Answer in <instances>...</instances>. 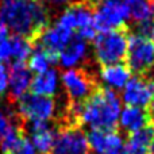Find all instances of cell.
Instances as JSON below:
<instances>
[{
	"instance_id": "obj_17",
	"label": "cell",
	"mask_w": 154,
	"mask_h": 154,
	"mask_svg": "<svg viewBox=\"0 0 154 154\" xmlns=\"http://www.w3.org/2000/svg\"><path fill=\"white\" fill-rule=\"evenodd\" d=\"M87 56V41L76 37L70 39V42L60 51L58 62L64 68H73Z\"/></svg>"
},
{
	"instance_id": "obj_2",
	"label": "cell",
	"mask_w": 154,
	"mask_h": 154,
	"mask_svg": "<svg viewBox=\"0 0 154 154\" xmlns=\"http://www.w3.org/2000/svg\"><path fill=\"white\" fill-rule=\"evenodd\" d=\"M120 111V99L118 93L111 88L97 85V88L81 101L80 126L115 131L119 123Z\"/></svg>"
},
{
	"instance_id": "obj_29",
	"label": "cell",
	"mask_w": 154,
	"mask_h": 154,
	"mask_svg": "<svg viewBox=\"0 0 154 154\" xmlns=\"http://www.w3.org/2000/svg\"><path fill=\"white\" fill-rule=\"evenodd\" d=\"M115 154H127V153H126L125 147H123V149H122V150H119V152H118V153H115Z\"/></svg>"
},
{
	"instance_id": "obj_16",
	"label": "cell",
	"mask_w": 154,
	"mask_h": 154,
	"mask_svg": "<svg viewBox=\"0 0 154 154\" xmlns=\"http://www.w3.org/2000/svg\"><path fill=\"white\" fill-rule=\"evenodd\" d=\"M100 77L103 82L107 85V88L111 89H122L127 81L131 79V72L126 64H112L104 65L100 68Z\"/></svg>"
},
{
	"instance_id": "obj_26",
	"label": "cell",
	"mask_w": 154,
	"mask_h": 154,
	"mask_svg": "<svg viewBox=\"0 0 154 154\" xmlns=\"http://www.w3.org/2000/svg\"><path fill=\"white\" fill-rule=\"evenodd\" d=\"M146 109H147V112H149L150 116H152L153 119H154V100L150 101V104L146 107Z\"/></svg>"
},
{
	"instance_id": "obj_22",
	"label": "cell",
	"mask_w": 154,
	"mask_h": 154,
	"mask_svg": "<svg viewBox=\"0 0 154 154\" xmlns=\"http://www.w3.org/2000/svg\"><path fill=\"white\" fill-rule=\"evenodd\" d=\"M12 58V49H11V39L8 38H3L0 39V62H7Z\"/></svg>"
},
{
	"instance_id": "obj_23",
	"label": "cell",
	"mask_w": 154,
	"mask_h": 154,
	"mask_svg": "<svg viewBox=\"0 0 154 154\" xmlns=\"http://www.w3.org/2000/svg\"><path fill=\"white\" fill-rule=\"evenodd\" d=\"M11 154H37V152H35V149H34V146H32L31 141H30V139L24 135L23 139L20 141V143L18 145V147H16V149L14 150Z\"/></svg>"
},
{
	"instance_id": "obj_10",
	"label": "cell",
	"mask_w": 154,
	"mask_h": 154,
	"mask_svg": "<svg viewBox=\"0 0 154 154\" xmlns=\"http://www.w3.org/2000/svg\"><path fill=\"white\" fill-rule=\"evenodd\" d=\"M23 130L30 133V141L35 152L39 154H50L56 141L57 130H53L50 125L43 120H30L29 123L23 122Z\"/></svg>"
},
{
	"instance_id": "obj_28",
	"label": "cell",
	"mask_w": 154,
	"mask_h": 154,
	"mask_svg": "<svg viewBox=\"0 0 154 154\" xmlns=\"http://www.w3.org/2000/svg\"><path fill=\"white\" fill-rule=\"evenodd\" d=\"M149 154H154V141L152 143V146H150V150H149Z\"/></svg>"
},
{
	"instance_id": "obj_7",
	"label": "cell",
	"mask_w": 154,
	"mask_h": 154,
	"mask_svg": "<svg viewBox=\"0 0 154 154\" xmlns=\"http://www.w3.org/2000/svg\"><path fill=\"white\" fill-rule=\"evenodd\" d=\"M50 154H89L87 135L80 127L61 126L57 130Z\"/></svg>"
},
{
	"instance_id": "obj_21",
	"label": "cell",
	"mask_w": 154,
	"mask_h": 154,
	"mask_svg": "<svg viewBox=\"0 0 154 154\" xmlns=\"http://www.w3.org/2000/svg\"><path fill=\"white\" fill-rule=\"evenodd\" d=\"M11 39V49H12V58L18 62H24L30 58L32 50H34V45L32 42L26 37L14 34L10 37Z\"/></svg>"
},
{
	"instance_id": "obj_13",
	"label": "cell",
	"mask_w": 154,
	"mask_h": 154,
	"mask_svg": "<svg viewBox=\"0 0 154 154\" xmlns=\"http://www.w3.org/2000/svg\"><path fill=\"white\" fill-rule=\"evenodd\" d=\"M72 38L73 31L56 23L53 27H48L43 30L32 43H34V46H39L50 53L60 56V51L70 42Z\"/></svg>"
},
{
	"instance_id": "obj_18",
	"label": "cell",
	"mask_w": 154,
	"mask_h": 154,
	"mask_svg": "<svg viewBox=\"0 0 154 154\" xmlns=\"http://www.w3.org/2000/svg\"><path fill=\"white\" fill-rule=\"evenodd\" d=\"M58 88V72L57 69H48L46 72L39 73L31 80L30 89L31 93L41 96L53 97Z\"/></svg>"
},
{
	"instance_id": "obj_6",
	"label": "cell",
	"mask_w": 154,
	"mask_h": 154,
	"mask_svg": "<svg viewBox=\"0 0 154 154\" xmlns=\"http://www.w3.org/2000/svg\"><path fill=\"white\" fill-rule=\"evenodd\" d=\"M15 104L18 106V116L23 122H30V120L48 122L53 118L56 111V103L53 97L35 93H26Z\"/></svg>"
},
{
	"instance_id": "obj_24",
	"label": "cell",
	"mask_w": 154,
	"mask_h": 154,
	"mask_svg": "<svg viewBox=\"0 0 154 154\" xmlns=\"http://www.w3.org/2000/svg\"><path fill=\"white\" fill-rule=\"evenodd\" d=\"M8 88V69L3 62H0V96L5 93Z\"/></svg>"
},
{
	"instance_id": "obj_5",
	"label": "cell",
	"mask_w": 154,
	"mask_h": 154,
	"mask_svg": "<svg viewBox=\"0 0 154 154\" xmlns=\"http://www.w3.org/2000/svg\"><path fill=\"white\" fill-rule=\"evenodd\" d=\"M125 61L131 73L147 76L154 68V42L137 34H130Z\"/></svg>"
},
{
	"instance_id": "obj_11",
	"label": "cell",
	"mask_w": 154,
	"mask_h": 154,
	"mask_svg": "<svg viewBox=\"0 0 154 154\" xmlns=\"http://www.w3.org/2000/svg\"><path fill=\"white\" fill-rule=\"evenodd\" d=\"M89 149L97 154H115L125 147L120 134L115 131H104L92 128L87 133Z\"/></svg>"
},
{
	"instance_id": "obj_30",
	"label": "cell",
	"mask_w": 154,
	"mask_h": 154,
	"mask_svg": "<svg viewBox=\"0 0 154 154\" xmlns=\"http://www.w3.org/2000/svg\"><path fill=\"white\" fill-rule=\"evenodd\" d=\"M149 2H150V3H152V4H154V0H149Z\"/></svg>"
},
{
	"instance_id": "obj_12",
	"label": "cell",
	"mask_w": 154,
	"mask_h": 154,
	"mask_svg": "<svg viewBox=\"0 0 154 154\" xmlns=\"http://www.w3.org/2000/svg\"><path fill=\"white\" fill-rule=\"evenodd\" d=\"M31 85V72L24 62L15 61L8 70V100L16 103L22 96L27 93Z\"/></svg>"
},
{
	"instance_id": "obj_19",
	"label": "cell",
	"mask_w": 154,
	"mask_h": 154,
	"mask_svg": "<svg viewBox=\"0 0 154 154\" xmlns=\"http://www.w3.org/2000/svg\"><path fill=\"white\" fill-rule=\"evenodd\" d=\"M34 48L35 49L32 50L31 56L29 58V65H27L30 72L39 75V73L46 72L51 64L54 65L58 62V56L57 54L50 53V51L39 48V46H34Z\"/></svg>"
},
{
	"instance_id": "obj_20",
	"label": "cell",
	"mask_w": 154,
	"mask_h": 154,
	"mask_svg": "<svg viewBox=\"0 0 154 154\" xmlns=\"http://www.w3.org/2000/svg\"><path fill=\"white\" fill-rule=\"evenodd\" d=\"M128 8L130 18L135 22H143L152 19L154 15V4L149 0H125Z\"/></svg>"
},
{
	"instance_id": "obj_4",
	"label": "cell",
	"mask_w": 154,
	"mask_h": 154,
	"mask_svg": "<svg viewBox=\"0 0 154 154\" xmlns=\"http://www.w3.org/2000/svg\"><path fill=\"white\" fill-rule=\"evenodd\" d=\"M93 24L97 32L122 29L130 18L125 0H97L93 4Z\"/></svg>"
},
{
	"instance_id": "obj_14",
	"label": "cell",
	"mask_w": 154,
	"mask_h": 154,
	"mask_svg": "<svg viewBox=\"0 0 154 154\" xmlns=\"http://www.w3.org/2000/svg\"><path fill=\"white\" fill-rule=\"evenodd\" d=\"M154 141V120L138 131L128 134L125 143V150L127 154H149L150 146Z\"/></svg>"
},
{
	"instance_id": "obj_25",
	"label": "cell",
	"mask_w": 154,
	"mask_h": 154,
	"mask_svg": "<svg viewBox=\"0 0 154 154\" xmlns=\"http://www.w3.org/2000/svg\"><path fill=\"white\" fill-rule=\"evenodd\" d=\"M11 125V118L10 115L4 114V112L0 109V139L3 138V135H4L5 130L8 128V126Z\"/></svg>"
},
{
	"instance_id": "obj_9",
	"label": "cell",
	"mask_w": 154,
	"mask_h": 154,
	"mask_svg": "<svg viewBox=\"0 0 154 154\" xmlns=\"http://www.w3.org/2000/svg\"><path fill=\"white\" fill-rule=\"evenodd\" d=\"M122 99L126 106L146 108L154 100V79L135 76L127 81L123 89Z\"/></svg>"
},
{
	"instance_id": "obj_27",
	"label": "cell",
	"mask_w": 154,
	"mask_h": 154,
	"mask_svg": "<svg viewBox=\"0 0 154 154\" xmlns=\"http://www.w3.org/2000/svg\"><path fill=\"white\" fill-rule=\"evenodd\" d=\"M53 3H56V4H64V3L69 2V0H51Z\"/></svg>"
},
{
	"instance_id": "obj_15",
	"label": "cell",
	"mask_w": 154,
	"mask_h": 154,
	"mask_svg": "<svg viewBox=\"0 0 154 154\" xmlns=\"http://www.w3.org/2000/svg\"><path fill=\"white\" fill-rule=\"evenodd\" d=\"M154 120L149 115L146 108H141V107H133V106H126L125 108L120 111L119 115V123L118 126L122 127L126 133L131 134L134 131H138L143 126H146L149 122Z\"/></svg>"
},
{
	"instance_id": "obj_1",
	"label": "cell",
	"mask_w": 154,
	"mask_h": 154,
	"mask_svg": "<svg viewBox=\"0 0 154 154\" xmlns=\"http://www.w3.org/2000/svg\"><path fill=\"white\" fill-rule=\"evenodd\" d=\"M0 20L14 34L34 42L49 27L50 18L41 0H0Z\"/></svg>"
},
{
	"instance_id": "obj_3",
	"label": "cell",
	"mask_w": 154,
	"mask_h": 154,
	"mask_svg": "<svg viewBox=\"0 0 154 154\" xmlns=\"http://www.w3.org/2000/svg\"><path fill=\"white\" fill-rule=\"evenodd\" d=\"M128 37H130L128 27L108 30L96 35L93 39V51L96 61L100 64V66L125 61L128 46Z\"/></svg>"
},
{
	"instance_id": "obj_8",
	"label": "cell",
	"mask_w": 154,
	"mask_h": 154,
	"mask_svg": "<svg viewBox=\"0 0 154 154\" xmlns=\"http://www.w3.org/2000/svg\"><path fill=\"white\" fill-rule=\"evenodd\" d=\"M69 101H82L97 88V82L84 69H68L61 76Z\"/></svg>"
}]
</instances>
